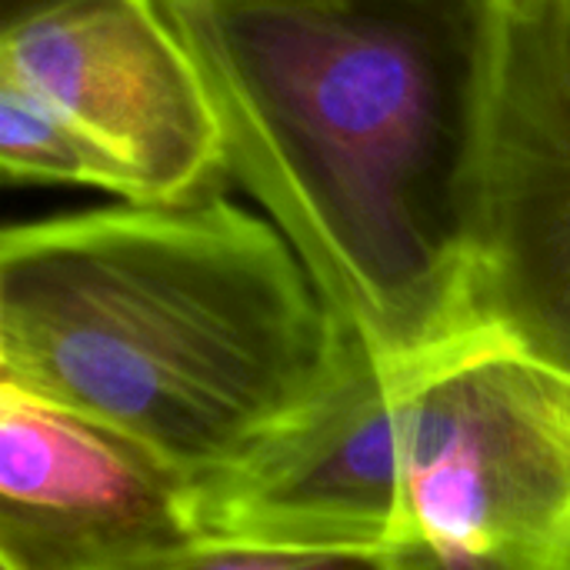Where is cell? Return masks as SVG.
Segmentation results:
<instances>
[{
    "instance_id": "obj_1",
    "label": "cell",
    "mask_w": 570,
    "mask_h": 570,
    "mask_svg": "<svg viewBox=\"0 0 570 570\" xmlns=\"http://www.w3.org/2000/svg\"><path fill=\"white\" fill-rule=\"evenodd\" d=\"M230 174L391 367L491 334L474 217L494 0H164Z\"/></svg>"
},
{
    "instance_id": "obj_2",
    "label": "cell",
    "mask_w": 570,
    "mask_h": 570,
    "mask_svg": "<svg viewBox=\"0 0 570 570\" xmlns=\"http://www.w3.org/2000/svg\"><path fill=\"white\" fill-rule=\"evenodd\" d=\"M357 351L287 237L227 197L43 217L0 240V381L190 488L311 411Z\"/></svg>"
},
{
    "instance_id": "obj_3",
    "label": "cell",
    "mask_w": 570,
    "mask_h": 570,
    "mask_svg": "<svg viewBox=\"0 0 570 570\" xmlns=\"http://www.w3.org/2000/svg\"><path fill=\"white\" fill-rule=\"evenodd\" d=\"M570 564V377L498 334L421 364L394 544Z\"/></svg>"
},
{
    "instance_id": "obj_4",
    "label": "cell",
    "mask_w": 570,
    "mask_h": 570,
    "mask_svg": "<svg viewBox=\"0 0 570 570\" xmlns=\"http://www.w3.org/2000/svg\"><path fill=\"white\" fill-rule=\"evenodd\" d=\"M13 87L107 154L140 207L224 197L227 134L164 0H50L3 20Z\"/></svg>"
},
{
    "instance_id": "obj_5",
    "label": "cell",
    "mask_w": 570,
    "mask_h": 570,
    "mask_svg": "<svg viewBox=\"0 0 570 570\" xmlns=\"http://www.w3.org/2000/svg\"><path fill=\"white\" fill-rule=\"evenodd\" d=\"M417 367H391L361 344L311 411L194 488L200 534L387 554L404 521V411Z\"/></svg>"
},
{
    "instance_id": "obj_6",
    "label": "cell",
    "mask_w": 570,
    "mask_h": 570,
    "mask_svg": "<svg viewBox=\"0 0 570 570\" xmlns=\"http://www.w3.org/2000/svg\"><path fill=\"white\" fill-rule=\"evenodd\" d=\"M200 538L187 478L0 381V570H120Z\"/></svg>"
},
{
    "instance_id": "obj_7",
    "label": "cell",
    "mask_w": 570,
    "mask_h": 570,
    "mask_svg": "<svg viewBox=\"0 0 570 570\" xmlns=\"http://www.w3.org/2000/svg\"><path fill=\"white\" fill-rule=\"evenodd\" d=\"M474 267L570 307V0H494Z\"/></svg>"
},
{
    "instance_id": "obj_8",
    "label": "cell",
    "mask_w": 570,
    "mask_h": 570,
    "mask_svg": "<svg viewBox=\"0 0 570 570\" xmlns=\"http://www.w3.org/2000/svg\"><path fill=\"white\" fill-rule=\"evenodd\" d=\"M0 164L7 180L90 187L130 200L127 177L107 154L13 87H0Z\"/></svg>"
},
{
    "instance_id": "obj_9",
    "label": "cell",
    "mask_w": 570,
    "mask_h": 570,
    "mask_svg": "<svg viewBox=\"0 0 570 570\" xmlns=\"http://www.w3.org/2000/svg\"><path fill=\"white\" fill-rule=\"evenodd\" d=\"M120 570H391L381 551H311L230 538H200L187 548Z\"/></svg>"
},
{
    "instance_id": "obj_10",
    "label": "cell",
    "mask_w": 570,
    "mask_h": 570,
    "mask_svg": "<svg viewBox=\"0 0 570 570\" xmlns=\"http://www.w3.org/2000/svg\"><path fill=\"white\" fill-rule=\"evenodd\" d=\"M391 570H570L561 561L534 558H501V554H468L451 548H434L421 541H404L387 551Z\"/></svg>"
},
{
    "instance_id": "obj_11",
    "label": "cell",
    "mask_w": 570,
    "mask_h": 570,
    "mask_svg": "<svg viewBox=\"0 0 570 570\" xmlns=\"http://www.w3.org/2000/svg\"><path fill=\"white\" fill-rule=\"evenodd\" d=\"M40 3H50V0H3V20H10V17H17L23 10H33Z\"/></svg>"
}]
</instances>
